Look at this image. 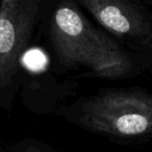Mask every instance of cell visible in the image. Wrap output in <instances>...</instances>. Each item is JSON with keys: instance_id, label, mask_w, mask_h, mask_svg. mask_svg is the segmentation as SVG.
I'll use <instances>...</instances> for the list:
<instances>
[{"instance_id": "1", "label": "cell", "mask_w": 152, "mask_h": 152, "mask_svg": "<svg viewBox=\"0 0 152 152\" xmlns=\"http://www.w3.org/2000/svg\"><path fill=\"white\" fill-rule=\"evenodd\" d=\"M50 39L67 68L89 69L101 78L120 79L137 68L133 58L112 38L93 26L71 1L61 2L50 21Z\"/></svg>"}, {"instance_id": "2", "label": "cell", "mask_w": 152, "mask_h": 152, "mask_svg": "<svg viewBox=\"0 0 152 152\" xmlns=\"http://www.w3.org/2000/svg\"><path fill=\"white\" fill-rule=\"evenodd\" d=\"M83 126L123 139H152V93L142 89H112L86 99Z\"/></svg>"}, {"instance_id": "3", "label": "cell", "mask_w": 152, "mask_h": 152, "mask_svg": "<svg viewBox=\"0 0 152 152\" xmlns=\"http://www.w3.org/2000/svg\"><path fill=\"white\" fill-rule=\"evenodd\" d=\"M39 0L0 2V88L12 83L40 13Z\"/></svg>"}, {"instance_id": "4", "label": "cell", "mask_w": 152, "mask_h": 152, "mask_svg": "<svg viewBox=\"0 0 152 152\" xmlns=\"http://www.w3.org/2000/svg\"><path fill=\"white\" fill-rule=\"evenodd\" d=\"M81 5L113 36L137 45L143 52L152 40V16L130 0H81Z\"/></svg>"}, {"instance_id": "5", "label": "cell", "mask_w": 152, "mask_h": 152, "mask_svg": "<svg viewBox=\"0 0 152 152\" xmlns=\"http://www.w3.org/2000/svg\"><path fill=\"white\" fill-rule=\"evenodd\" d=\"M143 53H144L143 58H148L147 61L143 64V66L152 71V40H151V42L149 43V45L147 46V48L143 51Z\"/></svg>"}, {"instance_id": "6", "label": "cell", "mask_w": 152, "mask_h": 152, "mask_svg": "<svg viewBox=\"0 0 152 152\" xmlns=\"http://www.w3.org/2000/svg\"><path fill=\"white\" fill-rule=\"evenodd\" d=\"M28 152H41V151H39L38 149H34H34H30Z\"/></svg>"}]
</instances>
